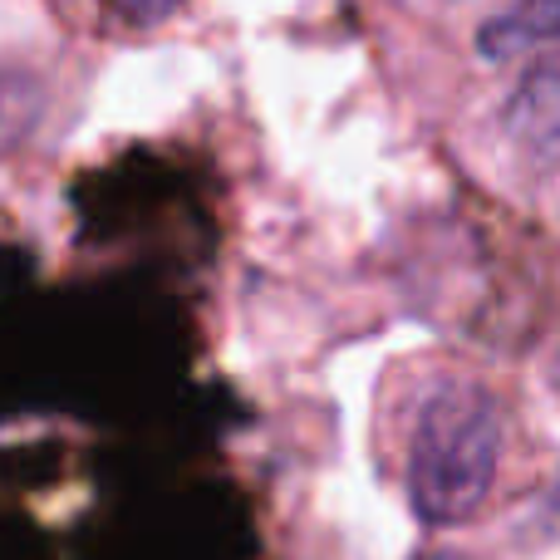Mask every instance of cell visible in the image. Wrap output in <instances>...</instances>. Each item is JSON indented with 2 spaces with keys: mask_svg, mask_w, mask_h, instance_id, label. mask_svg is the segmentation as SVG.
Masks as SVG:
<instances>
[{
  "mask_svg": "<svg viewBox=\"0 0 560 560\" xmlns=\"http://www.w3.org/2000/svg\"><path fill=\"white\" fill-rule=\"evenodd\" d=\"M108 10H118L124 20H133V25H158V20H167L183 0H104Z\"/></svg>",
  "mask_w": 560,
  "mask_h": 560,
  "instance_id": "5",
  "label": "cell"
},
{
  "mask_svg": "<svg viewBox=\"0 0 560 560\" xmlns=\"http://www.w3.org/2000/svg\"><path fill=\"white\" fill-rule=\"evenodd\" d=\"M502 463V408L472 378L428 394L408 443V502L428 526H463L492 497Z\"/></svg>",
  "mask_w": 560,
  "mask_h": 560,
  "instance_id": "1",
  "label": "cell"
},
{
  "mask_svg": "<svg viewBox=\"0 0 560 560\" xmlns=\"http://www.w3.org/2000/svg\"><path fill=\"white\" fill-rule=\"evenodd\" d=\"M418 560H467V556H457V551H428V556H418Z\"/></svg>",
  "mask_w": 560,
  "mask_h": 560,
  "instance_id": "6",
  "label": "cell"
},
{
  "mask_svg": "<svg viewBox=\"0 0 560 560\" xmlns=\"http://www.w3.org/2000/svg\"><path fill=\"white\" fill-rule=\"evenodd\" d=\"M502 124H506V133H512L522 148H532L536 158H551L556 153V138H560V84H556V65H536L532 74L516 84V94L506 98Z\"/></svg>",
  "mask_w": 560,
  "mask_h": 560,
  "instance_id": "2",
  "label": "cell"
},
{
  "mask_svg": "<svg viewBox=\"0 0 560 560\" xmlns=\"http://www.w3.org/2000/svg\"><path fill=\"white\" fill-rule=\"evenodd\" d=\"M45 114V84L30 69H0V158L15 153Z\"/></svg>",
  "mask_w": 560,
  "mask_h": 560,
  "instance_id": "4",
  "label": "cell"
},
{
  "mask_svg": "<svg viewBox=\"0 0 560 560\" xmlns=\"http://www.w3.org/2000/svg\"><path fill=\"white\" fill-rule=\"evenodd\" d=\"M560 30V0H512L477 30V55L487 59H516L526 49L546 45Z\"/></svg>",
  "mask_w": 560,
  "mask_h": 560,
  "instance_id": "3",
  "label": "cell"
}]
</instances>
